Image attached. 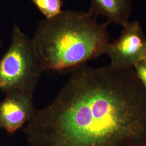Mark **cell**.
<instances>
[{"mask_svg":"<svg viewBox=\"0 0 146 146\" xmlns=\"http://www.w3.org/2000/svg\"><path fill=\"white\" fill-rule=\"evenodd\" d=\"M88 11L95 16H102L110 24L123 27L129 21L132 0H90Z\"/></svg>","mask_w":146,"mask_h":146,"instance_id":"6","label":"cell"},{"mask_svg":"<svg viewBox=\"0 0 146 146\" xmlns=\"http://www.w3.org/2000/svg\"><path fill=\"white\" fill-rule=\"evenodd\" d=\"M133 69L136 75L146 89V60L137 63Z\"/></svg>","mask_w":146,"mask_h":146,"instance_id":"8","label":"cell"},{"mask_svg":"<svg viewBox=\"0 0 146 146\" xmlns=\"http://www.w3.org/2000/svg\"><path fill=\"white\" fill-rule=\"evenodd\" d=\"M1 47V41L0 40V47Z\"/></svg>","mask_w":146,"mask_h":146,"instance_id":"9","label":"cell"},{"mask_svg":"<svg viewBox=\"0 0 146 146\" xmlns=\"http://www.w3.org/2000/svg\"><path fill=\"white\" fill-rule=\"evenodd\" d=\"M43 71L32 38L14 27L10 46L0 60V90L33 94Z\"/></svg>","mask_w":146,"mask_h":146,"instance_id":"3","label":"cell"},{"mask_svg":"<svg viewBox=\"0 0 146 146\" xmlns=\"http://www.w3.org/2000/svg\"><path fill=\"white\" fill-rule=\"evenodd\" d=\"M40 11L45 19H52L62 11V0H30Z\"/></svg>","mask_w":146,"mask_h":146,"instance_id":"7","label":"cell"},{"mask_svg":"<svg viewBox=\"0 0 146 146\" xmlns=\"http://www.w3.org/2000/svg\"><path fill=\"white\" fill-rule=\"evenodd\" d=\"M23 132L30 146H146V89L133 68L84 64Z\"/></svg>","mask_w":146,"mask_h":146,"instance_id":"1","label":"cell"},{"mask_svg":"<svg viewBox=\"0 0 146 146\" xmlns=\"http://www.w3.org/2000/svg\"><path fill=\"white\" fill-rule=\"evenodd\" d=\"M110 25L88 11H62L40 21L32 41L43 70H73L104 54Z\"/></svg>","mask_w":146,"mask_h":146,"instance_id":"2","label":"cell"},{"mask_svg":"<svg viewBox=\"0 0 146 146\" xmlns=\"http://www.w3.org/2000/svg\"><path fill=\"white\" fill-rule=\"evenodd\" d=\"M5 94L0 102V129L12 135L29 122L36 110L33 94L16 90Z\"/></svg>","mask_w":146,"mask_h":146,"instance_id":"5","label":"cell"},{"mask_svg":"<svg viewBox=\"0 0 146 146\" xmlns=\"http://www.w3.org/2000/svg\"><path fill=\"white\" fill-rule=\"evenodd\" d=\"M122 27L120 37L108 42L104 54L110 58L111 66L133 68L137 63L146 60V36L140 22L129 21Z\"/></svg>","mask_w":146,"mask_h":146,"instance_id":"4","label":"cell"}]
</instances>
